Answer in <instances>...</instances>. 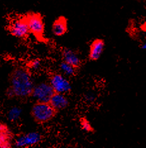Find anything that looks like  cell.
Returning <instances> with one entry per match:
<instances>
[{"label": "cell", "instance_id": "obj_1", "mask_svg": "<svg viewBox=\"0 0 146 148\" xmlns=\"http://www.w3.org/2000/svg\"><path fill=\"white\" fill-rule=\"evenodd\" d=\"M9 86L6 90L8 99L25 101L31 98L35 82L32 72L26 65H16L8 76Z\"/></svg>", "mask_w": 146, "mask_h": 148}, {"label": "cell", "instance_id": "obj_2", "mask_svg": "<svg viewBox=\"0 0 146 148\" xmlns=\"http://www.w3.org/2000/svg\"><path fill=\"white\" fill-rule=\"evenodd\" d=\"M58 112L49 103L35 102L30 110V115L34 122L39 125L49 123L56 116Z\"/></svg>", "mask_w": 146, "mask_h": 148}, {"label": "cell", "instance_id": "obj_3", "mask_svg": "<svg viewBox=\"0 0 146 148\" xmlns=\"http://www.w3.org/2000/svg\"><path fill=\"white\" fill-rule=\"evenodd\" d=\"M25 18L30 34L36 41L44 44L48 42V39L45 36V23L42 15L39 13L31 12L25 15Z\"/></svg>", "mask_w": 146, "mask_h": 148}, {"label": "cell", "instance_id": "obj_4", "mask_svg": "<svg viewBox=\"0 0 146 148\" xmlns=\"http://www.w3.org/2000/svg\"><path fill=\"white\" fill-rule=\"evenodd\" d=\"M8 31L12 36L20 39H26L30 34L25 15L13 18L10 21Z\"/></svg>", "mask_w": 146, "mask_h": 148}, {"label": "cell", "instance_id": "obj_5", "mask_svg": "<svg viewBox=\"0 0 146 148\" xmlns=\"http://www.w3.org/2000/svg\"><path fill=\"white\" fill-rule=\"evenodd\" d=\"M48 81L55 92L68 95L72 91V84L69 78L60 72H53L49 75Z\"/></svg>", "mask_w": 146, "mask_h": 148}, {"label": "cell", "instance_id": "obj_6", "mask_svg": "<svg viewBox=\"0 0 146 148\" xmlns=\"http://www.w3.org/2000/svg\"><path fill=\"white\" fill-rule=\"evenodd\" d=\"M55 93L49 81L36 84L32 90L31 98L35 102L49 103L51 97Z\"/></svg>", "mask_w": 146, "mask_h": 148}, {"label": "cell", "instance_id": "obj_7", "mask_svg": "<svg viewBox=\"0 0 146 148\" xmlns=\"http://www.w3.org/2000/svg\"><path fill=\"white\" fill-rule=\"evenodd\" d=\"M42 140V134L37 131H32L15 136L14 146L20 148L33 147L38 145Z\"/></svg>", "mask_w": 146, "mask_h": 148}, {"label": "cell", "instance_id": "obj_8", "mask_svg": "<svg viewBox=\"0 0 146 148\" xmlns=\"http://www.w3.org/2000/svg\"><path fill=\"white\" fill-rule=\"evenodd\" d=\"M15 136L9 126L0 122V148H11L14 146Z\"/></svg>", "mask_w": 146, "mask_h": 148}, {"label": "cell", "instance_id": "obj_9", "mask_svg": "<svg viewBox=\"0 0 146 148\" xmlns=\"http://www.w3.org/2000/svg\"><path fill=\"white\" fill-rule=\"evenodd\" d=\"M61 56L62 61L68 63L78 70L82 66V62L79 54L72 49L63 48L61 51Z\"/></svg>", "mask_w": 146, "mask_h": 148}, {"label": "cell", "instance_id": "obj_10", "mask_svg": "<svg viewBox=\"0 0 146 148\" xmlns=\"http://www.w3.org/2000/svg\"><path fill=\"white\" fill-rule=\"evenodd\" d=\"M104 41L102 39H96L91 42L88 55L90 61H97L100 58L104 51Z\"/></svg>", "mask_w": 146, "mask_h": 148}, {"label": "cell", "instance_id": "obj_11", "mask_svg": "<svg viewBox=\"0 0 146 148\" xmlns=\"http://www.w3.org/2000/svg\"><path fill=\"white\" fill-rule=\"evenodd\" d=\"M58 112L67 108L70 105V101L66 95L55 92L49 102Z\"/></svg>", "mask_w": 146, "mask_h": 148}, {"label": "cell", "instance_id": "obj_12", "mask_svg": "<svg viewBox=\"0 0 146 148\" xmlns=\"http://www.w3.org/2000/svg\"><path fill=\"white\" fill-rule=\"evenodd\" d=\"M51 31L54 36L56 37H62L68 31L67 19L63 16H59L52 24Z\"/></svg>", "mask_w": 146, "mask_h": 148}, {"label": "cell", "instance_id": "obj_13", "mask_svg": "<svg viewBox=\"0 0 146 148\" xmlns=\"http://www.w3.org/2000/svg\"><path fill=\"white\" fill-rule=\"evenodd\" d=\"M59 72L69 78V77H73L77 75L78 69L62 60L59 65Z\"/></svg>", "mask_w": 146, "mask_h": 148}, {"label": "cell", "instance_id": "obj_14", "mask_svg": "<svg viewBox=\"0 0 146 148\" xmlns=\"http://www.w3.org/2000/svg\"><path fill=\"white\" fill-rule=\"evenodd\" d=\"M22 109L19 106H13L7 112V119L10 122H14L18 121L22 116Z\"/></svg>", "mask_w": 146, "mask_h": 148}, {"label": "cell", "instance_id": "obj_15", "mask_svg": "<svg viewBox=\"0 0 146 148\" xmlns=\"http://www.w3.org/2000/svg\"><path fill=\"white\" fill-rule=\"evenodd\" d=\"M25 65L27 66V68H29L32 72H37L41 68L42 62L39 58H34L27 62Z\"/></svg>", "mask_w": 146, "mask_h": 148}, {"label": "cell", "instance_id": "obj_16", "mask_svg": "<svg viewBox=\"0 0 146 148\" xmlns=\"http://www.w3.org/2000/svg\"><path fill=\"white\" fill-rule=\"evenodd\" d=\"M80 125L81 129L84 131L88 133H92L94 132V128L87 118L82 117L80 119Z\"/></svg>", "mask_w": 146, "mask_h": 148}, {"label": "cell", "instance_id": "obj_17", "mask_svg": "<svg viewBox=\"0 0 146 148\" xmlns=\"http://www.w3.org/2000/svg\"><path fill=\"white\" fill-rule=\"evenodd\" d=\"M141 48L142 49H145V50H146V42H145L143 45H142V46H141Z\"/></svg>", "mask_w": 146, "mask_h": 148}]
</instances>
